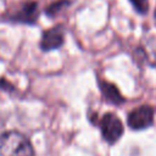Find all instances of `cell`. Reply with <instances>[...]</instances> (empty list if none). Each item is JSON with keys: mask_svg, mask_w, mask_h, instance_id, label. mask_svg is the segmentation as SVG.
I'll list each match as a JSON object with an SVG mask.
<instances>
[{"mask_svg": "<svg viewBox=\"0 0 156 156\" xmlns=\"http://www.w3.org/2000/svg\"><path fill=\"white\" fill-rule=\"evenodd\" d=\"M65 41V32L62 27H52L48 30H45L40 39V48L45 51L55 50L62 46Z\"/></svg>", "mask_w": 156, "mask_h": 156, "instance_id": "cell-4", "label": "cell"}, {"mask_svg": "<svg viewBox=\"0 0 156 156\" xmlns=\"http://www.w3.org/2000/svg\"><path fill=\"white\" fill-rule=\"evenodd\" d=\"M68 5H69V1H68V0H60V1H56V2L51 4V5L45 10V12H46L48 16L55 17L58 12H61V11H62L63 9H66Z\"/></svg>", "mask_w": 156, "mask_h": 156, "instance_id": "cell-7", "label": "cell"}, {"mask_svg": "<svg viewBox=\"0 0 156 156\" xmlns=\"http://www.w3.org/2000/svg\"><path fill=\"white\" fill-rule=\"evenodd\" d=\"M99 87H100V90H101V94H102L104 99L107 102L113 104V105H122L124 102V98L121 95L117 87L113 85L112 83L101 80Z\"/></svg>", "mask_w": 156, "mask_h": 156, "instance_id": "cell-6", "label": "cell"}, {"mask_svg": "<svg viewBox=\"0 0 156 156\" xmlns=\"http://www.w3.org/2000/svg\"><path fill=\"white\" fill-rule=\"evenodd\" d=\"M136 12L140 15H145L149 10V0H129Z\"/></svg>", "mask_w": 156, "mask_h": 156, "instance_id": "cell-8", "label": "cell"}, {"mask_svg": "<svg viewBox=\"0 0 156 156\" xmlns=\"http://www.w3.org/2000/svg\"><path fill=\"white\" fill-rule=\"evenodd\" d=\"M127 123L129 128L134 130L146 129L154 123V110L149 105H141L132 110L127 117Z\"/></svg>", "mask_w": 156, "mask_h": 156, "instance_id": "cell-3", "label": "cell"}, {"mask_svg": "<svg viewBox=\"0 0 156 156\" xmlns=\"http://www.w3.org/2000/svg\"><path fill=\"white\" fill-rule=\"evenodd\" d=\"M155 23H156V9H155Z\"/></svg>", "mask_w": 156, "mask_h": 156, "instance_id": "cell-10", "label": "cell"}, {"mask_svg": "<svg viewBox=\"0 0 156 156\" xmlns=\"http://www.w3.org/2000/svg\"><path fill=\"white\" fill-rule=\"evenodd\" d=\"M38 4L35 1H29L22 4L16 11L11 13V20L20 23H34L38 18Z\"/></svg>", "mask_w": 156, "mask_h": 156, "instance_id": "cell-5", "label": "cell"}, {"mask_svg": "<svg viewBox=\"0 0 156 156\" xmlns=\"http://www.w3.org/2000/svg\"><path fill=\"white\" fill-rule=\"evenodd\" d=\"M0 156H34V149L27 136L10 130L0 138Z\"/></svg>", "mask_w": 156, "mask_h": 156, "instance_id": "cell-1", "label": "cell"}, {"mask_svg": "<svg viewBox=\"0 0 156 156\" xmlns=\"http://www.w3.org/2000/svg\"><path fill=\"white\" fill-rule=\"evenodd\" d=\"M4 133H5V132H4V122H2V119L0 118V138L2 136Z\"/></svg>", "mask_w": 156, "mask_h": 156, "instance_id": "cell-9", "label": "cell"}, {"mask_svg": "<svg viewBox=\"0 0 156 156\" xmlns=\"http://www.w3.org/2000/svg\"><path fill=\"white\" fill-rule=\"evenodd\" d=\"M100 129H101V135L104 140L111 145L117 143L124 132V127L121 119L115 113H111V112L105 113L104 117L101 118Z\"/></svg>", "mask_w": 156, "mask_h": 156, "instance_id": "cell-2", "label": "cell"}]
</instances>
